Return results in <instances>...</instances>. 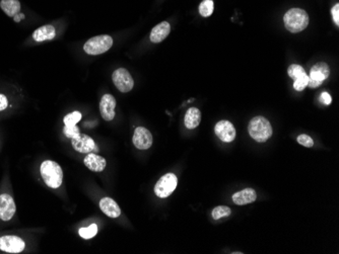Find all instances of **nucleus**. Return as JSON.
I'll return each instance as SVG.
<instances>
[{
	"label": "nucleus",
	"mask_w": 339,
	"mask_h": 254,
	"mask_svg": "<svg viewBox=\"0 0 339 254\" xmlns=\"http://www.w3.org/2000/svg\"><path fill=\"white\" fill-rule=\"evenodd\" d=\"M171 32V24L168 21H163L156 25L150 32V42L158 44L163 42Z\"/></svg>",
	"instance_id": "obj_16"
},
{
	"label": "nucleus",
	"mask_w": 339,
	"mask_h": 254,
	"mask_svg": "<svg viewBox=\"0 0 339 254\" xmlns=\"http://www.w3.org/2000/svg\"><path fill=\"white\" fill-rule=\"evenodd\" d=\"M14 17V20L16 21V22H18L20 19H22V18H24V14H22V13H17L15 16H13Z\"/></svg>",
	"instance_id": "obj_32"
},
{
	"label": "nucleus",
	"mask_w": 339,
	"mask_h": 254,
	"mask_svg": "<svg viewBox=\"0 0 339 254\" xmlns=\"http://www.w3.org/2000/svg\"><path fill=\"white\" fill-rule=\"evenodd\" d=\"M101 211L110 218H118L121 215V209L118 204L111 198L105 197L100 201Z\"/></svg>",
	"instance_id": "obj_15"
},
{
	"label": "nucleus",
	"mask_w": 339,
	"mask_h": 254,
	"mask_svg": "<svg viewBox=\"0 0 339 254\" xmlns=\"http://www.w3.org/2000/svg\"><path fill=\"white\" fill-rule=\"evenodd\" d=\"M248 132L252 139L259 143H264L272 136V127L266 118L257 116L250 121Z\"/></svg>",
	"instance_id": "obj_3"
},
{
	"label": "nucleus",
	"mask_w": 339,
	"mask_h": 254,
	"mask_svg": "<svg viewBox=\"0 0 339 254\" xmlns=\"http://www.w3.org/2000/svg\"><path fill=\"white\" fill-rule=\"evenodd\" d=\"M214 133L222 140L226 143H231L236 139L237 132L235 126L229 121H220L217 123L214 127Z\"/></svg>",
	"instance_id": "obj_10"
},
{
	"label": "nucleus",
	"mask_w": 339,
	"mask_h": 254,
	"mask_svg": "<svg viewBox=\"0 0 339 254\" xmlns=\"http://www.w3.org/2000/svg\"><path fill=\"white\" fill-rule=\"evenodd\" d=\"M178 178L174 173H167L162 176L155 187V194L161 199L168 198L176 190Z\"/></svg>",
	"instance_id": "obj_5"
},
{
	"label": "nucleus",
	"mask_w": 339,
	"mask_h": 254,
	"mask_svg": "<svg viewBox=\"0 0 339 254\" xmlns=\"http://www.w3.org/2000/svg\"><path fill=\"white\" fill-rule=\"evenodd\" d=\"M232 213V210L227 207V206H219L217 208L213 209L212 213H211V216L213 218V220H220L224 217H229Z\"/></svg>",
	"instance_id": "obj_22"
},
{
	"label": "nucleus",
	"mask_w": 339,
	"mask_h": 254,
	"mask_svg": "<svg viewBox=\"0 0 339 254\" xmlns=\"http://www.w3.org/2000/svg\"><path fill=\"white\" fill-rule=\"evenodd\" d=\"M331 14H332V18L333 21L335 22V24L338 26L339 25V4L336 3L332 9H331Z\"/></svg>",
	"instance_id": "obj_29"
},
{
	"label": "nucleus",
	"mask_w": 339,
	"mask_h": 254,
	"mask_svg": "<svg viewBox=\"0 0 339 254\" xmlns=\"http://www.w3.org/2000/svg\"><path fill=\"white\" fill-rule=\"evenodd\" d=\"M200 122H201V113L197 107H190L189 110H187L184 118V124L187 129L193 130L197 128Z\"/></svg>",
	"instance_id": "obj_19"
},
{
	"label": "nucleus",
	"mask_w": 339,
	"mask_h": 254,
	"mask_svg": "<svg viewBox=\"0 0 339 254\" xmlns=\"http://www.w3.org/2000/svg\"><path fill=\"white\" fill-rule=\"evenodd\" d=\"M320 100H321V102L322 103H324V104H326V105H328V104H330L331 103V100H332V98H331V96H330V94L328 93V92H322V94H321V96H320Z\"/></svg>",
	"instance_id": "obj_30"
},
{
	"label": "nucleus",
	"mask_w": 339,
	"mask_h": 254,
	"mask_svg": "<svg viewBox=\"0 0 339 254\" xmlns=\"http://www.w3.org/2000/svg\"><path fill=\"white\" fill-rule=\"evenodd\" d=\"M284 22L289 31L296 33L307 28L310 22V17L306 10L302 8H292L285 14Z\"/></svg>",
	"instance_id": "obj_1"
},
{
	"label": "nucleus",
	"mask_w": 339,
	"mask_h": 254,
	"mask_svg": "<svg viewBox=\"0 0 339 254\" xmlns=\"http://www.w3.org/2000/svg\"><path fill=\"white\" fill-rule=\"evenodd\" d=\"M305 70L304 68L301 66V65H298V64H293L289 67L288 69V74L291 78H293L294 80L301 77L303 74H305Z\"/></svg>",
	"instance_id": "obj_25"
},
{
	"label": "nucleus",
	"mask_w": 339,
	"mask_h": 254,
	"mask_svg": "<svg viewBox=\"0 0 339 254\" xmlns=\"http://www.w3.org/2000/svg\"><path fill=\"white\" fill-rule=\"evenodd\" d=\"M329 74H330V68L328 64H326L325 62H319L315 64L310 71L308 86L312 88L320 86L328 78Z\"/></svg>",
	"instance_id": "obj_6"
},
{
	"label": "nucleus",
	"mask_w": 339,
	"mask_h": 254,
	"mask_svg": "<svg viewBox=\"0 0 339 254\" xmlns=\"http://www.w3.org/2000/svg\"><path fill=\"white\" fill-rule=\"evenodd\" d=\"M24 241L15 235H5L0 237V250L7 253H20L24 250Z\"/></svg>",
	"instance_id": "obj_8"
},
{
	"label": "nucleus",
	"mask_w": 339,
	"mask_h": 254,
	"mask_svg": "<svg viewBox=\"0 0 339 254\" xmlns=\"http://www.w3.org/2000/svg\"><path fill=\"white\" fill-rule=\"evenodd\" d=\"M213 12V1L212 0H203L199 5V13L203 17H208Z\"/></svg>",
	"instance_id": "obj_23"
},
{
	"label": "nucleus",
	"mask_w": 339,
	"mask_h": 254,
	"mask_svg": "<svg viewBox=\"0 0 339 254\" xmlns=\"http://www.w3.org/2000/svg\"><path fill=\"white\" fill-rule=\"evenodd\" d=\"M0 7L10 17L15 16L20 11V3L18 0H1Z\"/></svg>",
	"instance_id": "obj_20"
},
{
	"label": "nucleus",
	"mask_w": 339,
	"mask_h": 254,
	"mask_svg": "<svg viewBox=\"0 0 339 254\" xmlns=\"http://www.w3.org/2000/svg\"><path fill=\"white\" fill-rule=\"evenodd\" d=\"M298 142L301 144V145H303L304 147H307V148H311V147H313V145H314V141H313V139L310 137V136H308V135H300L299 137H298Z\"/></svg>",
	"instance_id": "obj_27"
},
{
	"label": "nucleus",
	"mask_w": 339,
	"mask_h": 254,
	"mask_svg": "<svg viewBox=\"0 0 339 254\" xmlns=\"http://www.w3.org/2000/svg\"><path fill=\"white\" fill-rule=\"evenodd\" d=\"M84 165L94 172H102L107 166V161L101 155L95 153H88L83 159Z\"/></svg>",
	"instance_id": "obj_14"
},
{
	"label": "nucleus",
	"mask_w": 339,
	"mask_h": 254,
	"mask_svg": "<svg viewBox=\"0 0 339 254\" xmlns=\"http://www.w3.org/2000/svg\"><path fill=\"white\" fill-rule=\"evenodd\" d=\"M79 236L83 239H90L94 238L97 233H98V226L96 224H91L88 227H84V228H80L79 231Z\"/></svg>",
	"instance_id": "obj_21"
},
{
	"label": "nucleus",
	"mask_w": 339,
	"mask_h": 254,
	"mask_svg": "<svg viewBox=\"0 0 339 254\" xmlns=\"http://www.w3.org/2000/svg\"><path fill=\"white\" fill-rule=\"evenodd\" d=\"M56 37V29L51 24L43 25L37 28L33 33V39L35 42L41 43L44 41H51Z\"/></svg>",
	"instance_id": "obj_18"
},
{
	"label": "nucleus",
	"mask_w": 339,
	"mask_h": 254,
	"mask_svg": "<svg viewBox=\"0 0 339 254\" xmlns=\"http://www.w3.org/2000/svg\"><path fill=\"white\" fill-rule=\"evenodd\" d=\"M63 131H64L65 136L68 137V138H70V139L76 137L80 133L79 129L76 126H65Z\"/></svg>",
	"instance_id": "obj_28"
},
{
	"label": "nucleus",
	"mask_w": 339,
	"mask_h": 254,
	"mask_svg": "<svg viewBox=\"0 0 339 254\" xmlns=\"http://www.w3.org/2000/svg\"><path fill=\"white\" fill-rule=\"evenodd\" d=\"M40 172L49 188L58 189L62 185L63 171L57 162L52 160L44 161L40 166Z\"/></svg>",
	"instance_id": "obj_2"
},
{
	"label": "nucleus",
	"mask_w": 339,
	"mask_h": 254,
	"mask_svg": "<svg viewBox=\"0 0 339 254\" xmlns=\"http://www.w3.org/2000/svg\"><path fill=\"white\" fill-rule=\"evenodd\" d=\"M82 115L79 112H73L64 117L63 122L65 126H76V124L81 120Z\"/></svg>",
	"instance_id": "obj_24"
},
{
	"label": "nucleus",
	"mask_w": 339,
	"mask_h": 254,
	"mask_svg": "<svg viewBox=\"0 0 339 254\" xmlns=\"http://www.w3.org/2000/svg\"><path fill=\"white\" fill-rule=\"evenodd\" d=\"M112 79L115 86L121 92H129L134 86V80L129 71L125 68H118L115 70Z\"/></svg>",
	"instance_id": "obj_7"
},
{
	"label": "nucleus",
	"mask_w": 339,
	"mask_h": 254,
	"mask_svg": "<svg viewBox=\"0 0 339 254\" xmlns=\"http://www.w3.org/2000/svg\"><path fill=\"white\" fill-rule=\"evenodd\" d=\"M71 145L75 151L82 154H88L93 151H99V148H97L94 139L81 133L71 139Z\"/></svg>",
	"instance_id": "obj_9"
},
{
	"label": "nucleus",
	"mask_w": 339,
	"mask_h": 254,
	"mask_svg": "<svg viewBox=\"0 0 339 254\" xmlns=\"http://www.w3.org/2000/svg\"><path fill=\"white\" fill-rule=\"evenodd\" d=\"M16 211L14 201L7 194L0 195V220L9 221L12 219Z\"/></svg>",
	"instance_id": "obj_12"
},
{
	"label": "nucleus",
	"mask_w": 339,
	"mask_h": 254,
	"mask_svg": "<svg viewBox=\"0 0 339 254\" xmlns=\"http://www.w3.org/2000/svg\"><path fill=\"white\" fill-rule=\"evenodd\" d=\"M113 46V39L111 35L102 34L87 40L83 46V50L88 55H101L106 53Z\"/></svg>",
	"instance_id": "obj_4"
},
{
	"label": "nucleus",
	"mask_w": 339,
	"mask_h": 254,
	"mask_svg": "<svg viewBox=\"0 0 339 254\" xmlns=\"http://www.w3.org/2000/svg\"><path fill=\"white\" fill-rule=\"evenodd\" d=\"M8 106V100L5 95L0 94V112L4 111Z\"/></svg>",
	"instance_id": "obj_31"
},
{
	"label": "nucleus",
	"mask_w": 339,
	"mask_h": 254,
	"mask_svg": "<svg viewBox=\"0 0 339 254\" xmlns=\"http://www.w3.org/2000/svg\"><path fill=\"white\" fill-rule=\"evenodd\" d=\"M308 81H309V75L307 73H305L301 77L295 79L294 88L297 91H302V90H304L308 86Z\"/></svg>",
	"instance_id": "obj_26"
},
{
	"label": "nucleus",
	"mask_w": 339,
	"mask_h": 254,
	"mask_svg": "<svg viewBox=\"0 0 339 254\" xmlns=\"http://www.w3.org/2000/svg\"><path fill=\"white\" fill-rule=\"evenodd\" d=\"M257 199V194L253 189H245L233 195V202L238 206L252 204Z\"/></svg>",
	"instance_id": "obj_17"
},
{
	"label": "nucleus",
	"mask_w": 339,
	"mask_h": 254,
	"mask_svg": "<svg viewBox=\"0 0 339 254\" xmlns=\"http://www.w3.org/2000/svg\"><path fill=\"white\" fill-rule=\"evenodd\" d=\"M132 141L137 149L146 150L152 145V135L146 128L138 127L134 131Z\"/></svg>",
	"instance_id": "obj_11"
},
{
	"label": "nucleus",
	"mask_w": 339,
	"mask_h": 254,
	"mask_svg": "<svg viewBox=\"0 0 339 254\" xmlns=\"http://www.w3.org/2000/svg\"><path fill=\"white\" fill-rule=\"evenodd\" d=\"M115 107H116V99L111 94L103 95L101 102H100V112L102 118L110 122L115 118Z\"/></svg>",
	"instance_id": "obj_13"
}]
</instances>
